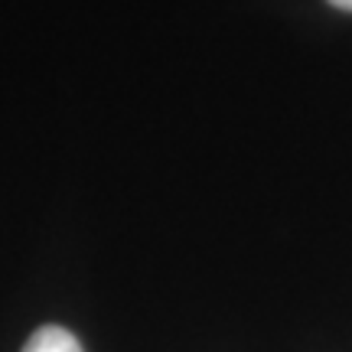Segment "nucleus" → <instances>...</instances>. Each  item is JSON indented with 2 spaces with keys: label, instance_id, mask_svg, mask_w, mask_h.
<instances>
[{
  "label": "nucleus",
  "instance_id": "nucleus-2",
  "mask_svg": "<svg viewBox=\"0 0 352 352\" xmlns=\"http://www.w3.org/2000/svg\"><path fill=\"white\" fill-rule=\"evenodd\" d=\"M333 7H340V10H349L352 13V0H329Z\"/></svg>",
  "mask_w": 352,
  "mask_h": 352
},
{
  "label": "nucleus",
  "instance_id": "nucleus-1",
  "mask_svg": "<svg viewBox=\"0 0 352 352\" xmlns=\"http://www.w3.org/2000/svg\"><path fill=\"white\" fill-rule=\"evenodd\" d=\"M23 352H82V342L63 327H43L26 340Z\"/></svg>",
  "mask_w": 352,
  "mask_h": 352
}]
</instances>
